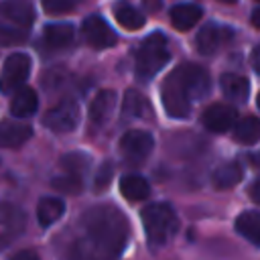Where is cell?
Wrapping results in <instances>:
<instances>
[{
  "label": "cell",
  "instance_id": "cell-1",
  "mask_svg": "<svg viewBox=\"0 0 260 260\" xmlns=\"http://www.w3.org/2000/svg\"><path fill=\"white\" fill-rule=\"evenodd\" d=\"M83 234L71 244L69 260H118L128 242V223L120 209L98 205L81 217Z\"/></svg>",
  "mask_w": 260,
  "mask_h": 260
},
{
  "label": "cell",
  "instance_id": "cell-2",
  "mask_svg": "<svg viewBox=\"0 0 260 260\" xmlns=\"http://www.w3.org/2000/svg\"><path fill=\"white\" fill-rule=\"evenodd\" d=\"M142 225L148 238V244L152 248H158L171 240V236L177 232V215L171 205L167 203H150L140 213Z\"/></svg>",
  "mask_w": 260,
  "mask_h": 260
},
{
  "label": "cell",
  "instance_id": "cell-3",
  "mask_svg": "<svg viewBox=\"0 0 260 260\" xmlns=\"http://www.w3.org/2000/svg\"><path fill=\"white\" fill-rule=\"evenodd\" d=\"M167 61H169L167 39L160 30H156L140 45V49L136 53V77L142 81L154 77Z\"/></svg>",
  "mask_w": 260,
  "mask_h": 260
},
{
  "label": "cell",
  "instance_id": "cell-4",
  "mask_svg": "<svg viewBox=\"0 0 260 260\" xmlns=\"http://www.w3.org/2000/svg\"><path fill=\"white\" fill-rule=\"evenodd\" d=\"M30 73V59L24 53H14L10 55L0 71V91L8 93V91H18L22 87V83L26 81Z\"/></svg>",
  "mask_w": 260,
  "mask_h": 260
},
{
  "label": "cell",
  "instance_id": "cell-5",
  "mask_svg": "<svg viewBox=\"0 0 260 260\" xmlns=\"http://www.w3.org/2000/svg\"><path fill=\"white\" fill-rule=\"evenodd\" d=\"M160 98L165 104V110L171 118H187L191 112V100L185 91V87L181 85V81L177 79L175 73H171L165 79V85L160 89Z\"/></svg>",
  "mask_w": 260,
  "mask_h": 260
},
{
  "label": "cell",
  "instance_id": "cell-6",
  "mask_svg": "<svg viewBox=\"0 0 260 260\" xmlns=\"http://www.w3.org/2000/svg\"><path fill=\"white\" fill-rule=\"evenodd\" d=\"M173 73L179 77V81L185 87L189 100H203V98H207V93L211 89V79H209V73L203 67L193 65V63H185V65L177 67Z\"/></svg>",
  "mask_w": 260,
  "mask_h": 260
},
{
  "label": "cell",
  "instance_id": "cell-7",
  "mask_svg": "<svg viewBox=\"0 0 260 260\" xmlns=\"http://www.w3.org/2000/svg\"><path fill=\"white\" fill-rule=\"evenodd\" d=\"M77 122H79V108L73 100L59 102L43 118V124L53 132H71L77 126Z\"/></svg>",
  "mask_w": 260,
  "mask_h": 260
},
{
  "label": "cell",
  "instance_id": "cell-8",
  "mask_svg": "<svg viewBox=\"0 0 260 260\" xmlns=\"http://www.w3.org/2000/svg\"><path fill=\"white\" fill-rule=\"evenodd\" d=\"M152 136L144 130H128L120 140V150L126 160L140 162L144 160L152 150Z\"/></svg>",
  "mask_w": 260,
  "mask_h": 260
},
{
  "label": "cell",
  "instance_id": "cell-9",
  "mask_svg": "<svg viewBox=\"0 0 260 260\" xmlns=\"http://www.w3.org/2000/svg\"><path fill=\"white\" fill-rule=\"evenodd\" d=\"M81 32H83V39L95 47V49H108L112 45H116L118 37L116 32L112 30V26L102 18V16H87L83 20V26H81Z\"/></svg>",
  "mask_w": 260,
  "mask_h": 260
},
{
  "label": "cell",
  "instance_id": "cell-10",
  "mask_svg": "<svg viewBox=\"0 0 260 260\" xmlns=\"http://www.w3.org/2000/svg\"><path fill=\"white\" fill-rule=\"evenodd\" d=\"M24 213L10 205V203H0V248L12 242L22 230H24Z\"/></svg>",
  "mask_w": 260,
  "mask_h": 260
},
{
  "label": "cell",
  "instance_id": "cell-11",
  "mask_svg": "<svg viewBox=\"0 0 260 260\" xmlns=\"http://www.w3.org/2000/svg\"><path fill=\"white\" fill-rule=\"evenodd\" d=\"M0 16L4 20H10L18 28L26 30L35 22V6L30 0H2Z\"/></svg>",
  "mask_w": 260,
  "mask_h": 260
},
{
  "label": "cell",
  "instance_id": "cell-12",
  "mask_svg": "<svg viewBox=\"0 0 260 260\" xmlns=\"http://www.w3.org/2000/svg\"><path fill=\"white\" fill-rule=\"evenodd\" d=\"M201 122L211 132H225L236 124V110L225 104H213L203 112Z\"/></svg>",
  "mask_w": 260,
  "mask_h": 260
},
{
  "label": "cell",
  "instance_id": "cell-13",
  "mask_svg": "<svg viewBox=\"0 0 260 260\" xmlns=\"http://www.w3.org/2000/svg\"><path fill=\"white\" fill-rule=\"evenodd\" d=\"M230 39H232L230 28H223V26H217V24H207L197 35V49L203 55H213Z\"/></svg>",
  "mask_w": 260,
  "mask_h": 260
},
{
  "label": "cell",
  "instance_id": "cell-14",
  "mask_svg": "<svg viewBox=\"0 0 260 260\" xmlns=\"http://www.w3.org/2000/svg\"><path fill=\"white\" fill-rule=\"evenodd\" d=\"M32 136V128L22 122H0V148H16Z\"/></svg>",
  "mask_w": 260,
  "mask_h": 260
},
{
  "label": "cell",
  "instance_id": "cell-15",
  "mask_svg": "<svg viewBox=\"0 0 260 260\" xmlns=\"http://www.w3.org/2000/svg\"><path fill=\"white\" fill-rule=\"evenodd\" d=\"M114 106H116V93L112 89H102L95 93V98L91 100L89 104V120L95 122V124H102L106 122L112 112H114Z\"/></svg>",
  "mask_w": 260,
  "mask_h": 260
},
{
  "label": "cell",
  "instance_id": "cell-16",
  "mask_svg": "<svg viewBox=\"0 0 260 260\" xmlns=\"http://www.w3.org/2000/svg\"><path fill=\"white\" fill-rule=\"evenodd\" d=\"M219 87L223 91V95L232 102H246L248 91H250V83L246 77L238 75V73H225L219 79Z\"/></svg>",
  "mask_w": 260,
  "mask_h": 260
},
{
  "label": "cell",
  "instance_id": "cell-17",
  "mask_svg": "<svg viewBox=\"0 0 260 260\" xmlns=\"http://www.w3.org/2000/svg\"><path fill=\"white\" fill-rule=\"evenodd\" d=\"M37 108H39V98H37L35 89H30V87H20L10 102V112L18 118L32 116L37 112Z\"/></svg>",
  "mask_w": 260,
  "mask_h": 260
},
{
  "label": "cell",
  "instance_id": "cell-18",
  "mask_svg": "<svg viewBox=\"0 0 260 260\" xmlns=\"http://www.w3.org/2000/svg\"><path fill=\"white\" fill-rule=\"evenodd\" d=\"M236 230L250 244L260 246V211H244L236 219Z\"/></svg>",
  "mask_w": 260,
  "mask_h": 260
},
{
  "label": "cell",
  "instance_id": "cell-19",
  "mask_svg": "<svg viewBox=\"0 0 260 260\" xmlns=\"http://www.w3.org/2000/svg\"><path fill=\"white\" fill-rule=\"evenodd\" d=\"M201 8L195 4H179L171 10V24L179 30H189L201 18Z\"/></svg>",
  "mask_w": 260,
  "mask_h": 260
},
{
  "label": "cell",
  "instance_id": "cell-20",
  "mask_svg": "<svg viewBox=\"0 0 260 260\" xmlns=\"http://www.w3.org/2000/svg\"><path fill=\"white\" fill-rule=\"evenodd\" d=\"M65 211V203L57 197H43L37 205V217H39V223L43 228H49L53 225Z\"/></svg>",
  "mask_w": 260,
  "mask_h": 260
},
{
  "label": "cell",
  "instance_id": "cell-21",
  "mask_svg": "<svg viewBox=\"0 0 260 260\" xmlns=\"http://www.w3.org/2000/svg\"><path fill=\"white\" fill-rule=\"evenodd\" d=\"M120 191L130 201H142L148 197L150 187H148L146 179H142L138 175H124L120 179Z\"/></svg>",
  "mask_w": 260,
  "mask_h": 260
},
{
  "label": "cell",
  "instance_id": "cell-22",
  "mask_svg": "<svg viewBox=\"0 0 260 260\" xmlns=\"http://www.w3.org/2000/svg\"><path fill=\"white\" fill-rule=\"evenodd\" d=\"M234 138L242 144H254L260 140V120L256 116H246L234 126Z\"/></svg>",
  "mask_w": 260,
  "mask_h": 260
},
{
  "label": "cell",
  "instance_id": "cell-23",
  "mask_svg": "<svg viewBox=\"0 0 260 260\" xmlns=\"http://www.w3.org/2000/svg\"><path fill=\"white\" fill-rule=\"evenodd\" d=\"M240 179H242V167L238 162H225V165L217 167L211 177V181L217 189H230V187L238 185Z\"/></svg>",
  "mask_w": 260,
  "mask_h": 260
},
{
  "label": "cell",
  "instance_id": "cell-24",
  "mask_svg": "<svg viewBox=\"0 0 260 260\" xmlns=\"http://www.w3.org/2000/svg\"><path fill=\"white\" fill-rule=\"evenodd\" d=\"M43 37L51 49H63L73 41V26L71 24H49L45 26Z\"/></svg>",
  "mask_w": 260,
  "mask_h": 260
},
{
  "label": "cell",
  "instance_id": "cell-25",
  "mask_svg": "<svg viewBox=\"0 0 260 260\" xmlns=\"http://www.w3.org/2000/svg\"><path fill=\"white\" fill-rule=\"evenodd\" d=\"M148 112V102L134 89H128L122 102V114L126 118H142Z\"/></svg>",
  "mask_w": 260,
  "mask_h": 260
},
{
  "label": "cell",
  "instance_id": "cell-26",
  "mask_svg": "<svg viewBox=\"0 0 260 260\" xmlns=\"http://www.w3.org/2000/svg\"><path fill=\"white\" fill-rule=\"evenodd\" d=\"M114 16H116L118 24H122L128 30H136L144 24V16L130 4H118L114 10Z\"/></svg>",
  "mask_w": 260,
  "mask_h": 260
},
{
  "label": "cell",
  "instance_id": "cell-27",
  "mask_svg": "<svg viewBox=\"0 0 260 260\" xmlns=\"http://www.w3.org/2000/svg\"><path fill=\"white\" fill-rule=\"evenodd\" d=\"M61 167H63L69 175L79 177L81 173L87 171V167H89V156L83 154V152H69V154H65V156L61 158Z\"/></svg>",
  "mask_w": 260,
  "mask_h": 260
},
{
  "label": "cell",
  "instance_id": "cell-28",
  "mask_svg": "<svg viewBox=\"0 0 260 260\" xmlns=\"http://www.w3.org/2000/svg\"><path fill=\"white\" fill-rule=\"evenodd\" d=\"M26 41V30L18 26H8L6 22L0 20V45H20Z\"/></svg>",
  "mask_w": 260,
  "mask_h": 260
},
{
  "label": "cell",
  "instance_id": "cell-29",
  "mask_svg": "<svg viewBox=\"0 0 260 260\" xmlns=\"http://www.w3.org/2000/svg\"><path fill=\"white\" fill-rule=\"evenodd\" d=\"M57 191H63V193H79L83 189V181L79 177H73V175H65V177H55L53 183H51Z\"/></svg>",
  "mask_w": 260,
  "mask_h": 260
},
{
  "label": "cell",
  "instance_id": "cell-30",
  "mask_svg": "<svg viewBox=\"0 0 260 260\" xmlns=\"http://www.w3.org/2000/svg\"><path fill=\"white\" fill-rule=\"evenodd\" d=\"M73 6H75L73 0H43V8L49 14H65V12H71Z\"/></svg>",
  "mask_w": 260,
  "mask_h": 260
},
{
  "label": "cell",
  "instance_id": "cell-31",
  "mask_svg": "<svg viewBox=\"0 0 260 260\" xmlns=\"http://www.w3.org/2000/svg\"><path fill=\"white\" fill-rule=\"evenodd\" d=\"M112 173H114L112 165H110V162H104V165L100 167V171H98V177H95V189L108 187V183H110V179H112Z\"/></svg>",
  "mask_w": 260,
  "mask_h": 260
},
{
  "label": "cell",
  "instance_id": "cell-32",
  "mask_svg": "<svg viewBox=\"0 0 260 260\" xmlns=\"http://www.w3.org/2000/svg\"><path fill=\"white\" fill-rule=\"evenodd\" d=\"M142 6L146 8V12H158L162 8V0H142Z\"/></svg>",
  "mask_w": 260,
  "mask_h": 260
},
{
  "label": "cell",
  "instance_id": "cell-33",
  "mask_svg": "<svg viewBox=\"0 0 260 260\" xmlns=\"http://www.w3.org/2000/svg\"><path fill=\"white\" fill-rule=\"evenodd\" d=\"M12 260H39V256L35 252H30V250H22V252L14 254Z\"/></svg>",
  "mask_w": 260,
  "mask_h": 260
},
{
  "label": "cell",
  "instance_id": "cell-34",
  "mask_svg": "<svg viewBox=\"0 0 260 260\" xmlns=\"http://www.w3.org/2000/svg\"><path fill=\"white\" fill-rule=\"evenodd\" d=\"M252 67L256 73H260V45L252 51Z\"/></svg>",
  "mask_w": 260,
  "mask_h": 260
},
{
  "label": "cell",
  "instance_id": "cell-35",
  "mask_svg": "<svg viewBox=\"0 0 260 260\" xmlns=\"http://www.w3.org/2000/svg\"><path fill=\"white\" fill-rule=\"evenodd\" d=\"M250 197H252L256 203H260V181H256V183L250 187Z\"/></svg>",
  "mask_w": 260,
  "mask_h": 260
},
{
  "label": "cell",
  "instance_id": "cell-36",
  "mask_svg": "<svg viewBox=\"0 0 260 260\" xmlns=\"http://www.w3.org/2000/svg\"><path fill=\"white\" fill-rule=\"evenodd\" d=\"M252 24L260 28V8H256V10L252 12Z\"/></svg>",
  "mask_w": 260,
  "mask_h": 260
},
{
  "label": "cell",
  "instance_id": "cell-37",
  "mask_svg": "<svg viewBox=\"0 0 260 260\" xmlns=\"http://www.w3.org/2000/svg\"><path fill=\"white\" fill-rule=\"evenodd\" d=\"M219 2H230V4H232V2H236V0H219Z\"/></svg>",
  "mask_w": 260,
  "mask_h": 260
},
{
  "label": "cell",
  "instance_id": "cell-38",
  "mask_svg": "<svg viewBox=\"0 0 260 260\" xmlns=\"http://www.w3.org/2000/svg\"><path fill=\"white\" fill-rule=\"evenodd\" d=\"M256 102H258V108H260V93H258V100Z\"/></svg>",
  "mask_w": 260,
  "mask_h": 260
},
{
  "label": "cell",
  "instance_id": "cell-39",
  "mask_svg": "<svg viewBox=\"0 0 260 260\" xmlns=\"http://www.w3.org/2000/svg\"><path fill=\"white\" fill-rule=\"evenodd\" d=\"M258 2H260V0H258Z\"/></svg>",
  "mask_w": 260,
  "mask_h": 260
}]
</instances>
